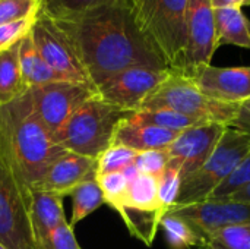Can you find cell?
I'll list each match as a JSON object with an SVG mask.
<instances>
[{"mask_svg": "<svg viewBox=\"0 0 250 249\" xmlns=\"http://www.w3.org/2000/svg\"><path fill=\"white\" fill-rule=\"evenodd\" d=\"M120 217L123 219L126 227L135 238H138L148 247L152 245L157 230L160 227V222L163 219L160 213L142 211V210L126 207L122 211Z\"/></svg>", "mask_w": 250, "mask_h": 249, "instance_id": "cell-24", "label": "cell"}, {"mask_svg": "<svg viewBox=\"0 0 250 249\" xmlns=\"http://www.w3.org/2000/svg\"><path fill=\"white\" fill-rule=\"evenodd\" d=\"M0 249H7V248H6V247H4V245H3V244L0 242Z\"/></svg>", "mask_w": 250, "mask_h": 249, "instance_id": "cell-40", "label": "cell"}, {"mask_svg": "<svg viewBox=\"0 0 250 249\" xmlns=\"http://www.w3.org/2000/svg\"><path fill=\"white\" fill-rule=\"evenodd\" d=\"M54 22L67 37L94 87L133 66L168 69L123 0Z\"/></svg>", "mask_w": 250, "mask_h": 249, "instance_id": "cell-1", "label": "cell"}, {"mask_svg": "<svg viewBox=\"0 0 250 249\" xmlns=\"http://www.w3.org/2000/svg\"><path fill=\"white\" fill-rule=\"evenodd\" d=\"M37 18L31 19H21L15 22H7L0 25V51L15 45L19 43L26 34L31 32L32 25Z\"/></svg>", "mask_w": 250, "mask_h": 249, "instance_id": "cell-34", "label": "cell"}, {"mask_svg": "<svg viewBox=\"0 0 250 249\" xmlns=\"http://www.w3.org/2000/svg\"><path fill=\"white\" fill-rule=\"evenodd\" d=\"M135 167L142 175H151L155 178H160L168 164V156L166 150H151L138 153L135 161Z\"/></svg>", "mask_w": 250, "mask_h": 249, "instance_id": "cell-32", "label": "cell"}, {"mask_svg": "<svg viewBox=\"0 0 250 249\" xmlns=\"http://www.w3.org/2000/svg\"><path fill=\"white\" fill-rule=\"evenodd\" d=\"M19 66L26 88L63 81L40 56L31 32L19 43Z\"/></svg>", "mask_w": 250, "mask_h": 249, "instance_id": "cell-19", "label": "cell"}, {"mask_svg": "<svg viewBox=\"0 0 250 249\" xmlns=\"http://www.w3.org/2000/svg\"><path fill=\"white\" fill-rule=\"evenodd\" d=\"M231 126L239 128L245 132H248L250 135V113L245 112L243 109L240 110V113L237 114V117L234 119V122L231 123Z\"/></svg>", "mask_w": 250, "mask_h": 249, "instance_id": "cell-37", "label": "cell"}, {"mask_svg": "<svg viewBox=\"0 0 250 249\" xmlns=\"http://www.w3.org/2000/svg\"><path fill=\"white\" fill-rule=\"evenodd\" d=\"M139 110H171L202 123H221L231 126L242 106L211 100L192 79L170 70L167 79L144 101Z\"/></svg>", "mask_w": 250, "mask_h": 249, "instance_id": "cell-7", "label": "cell"}, {"mask_svg": "<svg viewBox=\"0 0 250 249\" xmlns=\"http://www.w3.org/2000/svg\"><path fill=\"white\" fill-rule=\"evenodd\" d=\"M130 116L138 122L160 126V128L176 131V132H182L185 129L204 125L199 120H195L192 117H188L185 114H180L171 110H138L132 113Z\"/></svg>", "mask_w": 250, "mask_h": 249, "instance_id": "cell-25", "label": "cell"}, {"mask_svg": "<svg viewBox=\"0 0 250 249\" xmlns=\"http://www.w3.org/2000/svg\"><path fill=\"white\" fill-rule=\"evenodd\" d=\"M242 109L245 110V112H248V113H250V100L248 101V103H245L243 106H242Z\"/></svg>", "mask_w": 250, "mask_h": 249, "instance_id": "cell-39", "label": "cell"}, {"mask_svg": "<svg viewBox=\"0 0 250 249\" xmlns=\"http://www.w3.org/2000/svg\"><path fill=\"white\" fill-rule=\"evenodd\" d=\"M97 178V158L66 151L44 173L31 191H47L67 197L76 186Z\"/></svg>", "mask_w": 250, "mask_h": 249, "instance_id": "cell-15", "label": "cell"}, {"mask_svg": "<svg viewBox=\"0 0 250 249\" xmlns=\"http://www.w3.org/2000/svg\"><path fill=\"white\" fill-rule=\"evenodd\" d=\"M19 43L0 51V106L12 103L28 90L19 66Z\"/></svg>", "mask_w": 250, "mask_h": 249, "instance_id": "cell-20", "label": "cell"}, {"mask_svg": "<svg viewBox=\"0 0 250 249\" xmlns=\"http://www.w3.org/2000/svg\"><path fill=\"white\" fill-rule=\"evenodd\" d=\"M166 238L173 249H204V238L185 219L174 213H166L160 222Z\"/></svg>", "mask_w": 250, "mask_h": 249, "instance_id": "cell-21", "label": "cell"}, {"mask_svg": "<svg viewBox=\"0 0 250 249\" xmlns=\"http://www.w3.org/2000/svg\"><path fill=\"white\" fill-rule=\"evenodd\" d=\"M0 120L15 163L25 183L32 189L66 150L38 119L28 90L12 103L0 106Z\"/></svg>", "mask_w": 250, "mask_h": 249, "instance_id": "cell-2", "label": "cell"}, {"mask_svg": "<svg viewBox=\"0 0 250 249\" xmlns=\"http://www.w3.org/2000/svg\"><path fill=\"white\" fill-rule=\"evenodd\" d=\"M29 203L31 189L15 163L0 120V242L7 249H37Z\"/></svg>", "mask_w": 250, "mask_h": 249, "instance_id": "cell-4", "label": "cell"}, {"mask_svg": "<svg viewBox=\"0 0 250 249\" xmlns=\"http://www.w3.org/2000/svg\"><path fill=\"white\" fill-rule=\"evenodd\" d=\"M70 195L73 198L72 219L69 223L72 229L104 204V197H103L97 178L82 182L79 186L73 189Z\"/></svg>", "mask_w": 250, "mask_h": 249, "instance_id": "cell-22", "label": "cell"}, {"mask_svg": "<svg viewBox=\"0 0 250 249\" xmlns=\"http://www.w3.org/2000/svg\"><path fill=\"white\" fill-rule=\"evenodd\" d=\"M217 47L229 44L250 50V21L239 7L214 9Z\"/></svg>", "mask_w": 250, "mask_h": 249, "instance_id": "cell-18", "label": "cell"}, {"mask_svg": "<svg viewBox=\"0 0 250 249\" xmlns=\"http://www.w3.org/2000/svg\"><path fill=\"white\" fill-rule=\"evenodd\" d=\"M189 79L211 100L243 106L250 100V66L218 68L205 66L198 69Z\"/></svg>", "mask_w": 250, "mask_h": 249, "instance_id": "cell-14", "label": "cell"}, {"mask_svg": "<svg viewBox=\"0 0 250 249\" xmlns=\"http://www.w3.org/2000/svg\"><path fill=\"white\" fill-rule=\"evenodd\" d=\"M211 4L214 9L218 7H245L250 6V0H211Z\"/></svg>", "mask_w": 250, "mask_h": 249, "instance_id": "cell-36", "label": "cell"}, {"mask_svg": "<svg viewBox=\"0 0 250 249\" xmlns=\"http://www.w3.org/2000/svg\"><path fill=\"white\" fill-rule=\"evenodd\" d=\"M249 153V134L239 128L227 126L208 160L195 173L182 181L174 205H188L209 200L214 191L234 173Z\"/></svg>", "mask_w": 250, "mask_h": 249, "instance_id": "cell-5", "label": "cell"}, {"mask_svg": "<svg viewBox=\"0 0 250 249\" xmlns=\"http://www.w3.org/2000/svg\"><path fill=\"white\" fill-rule=\"evenodd\" d=\"M226 128L221 123H204L182 131L171 145L166 148L168 156L167 167L177 170L182 181L195 173L212 154Z\"/></svg>", "mask_w": 250, "mask_h": 249, "instance_id": "cell-12", "label": "cell"}, {"mask_svg": "<svg viewBox=\"0 0 250 249\" xmlns=\"http://www.w3.org/2000/svg\"><path fill=\"white\" fill-rule=\"evenodd\" d=\"M40 249H82L79 247L73 229L69 226V222H63L56 230L51 233L48 241Z\"/></svg>", "mask_w": 250, "mask_h": 249, "instance_id": "cell-35", "label": "cell"}, {"mask_svg": "<svg viewBox=\"0 0 250 249\" xmlns=\"http://www.w3.org/2000/svg\"><path fill=\"white\" fill-rule=\"evenodd\" d=\"M204 249H250V225L224 227L205 239Z\"/></svg>", "mask_w": 250, "mask_h": 249, "instance_id": "cell-28", "label": "cell"}, {"mask_svg": "<svg viewBox=\"0 0 250 249\" xmlns=\"http://www.w3.org/2000/svg\"><path fill=\"white\" fill-rule=\"evenodd\" d=\"M223 200H231V201H239V203H249L250 204V185L243 186L242 189L233 192L231 195L223 198Z\"/></svg>", "mask_w": 250, "mask_h": 249, "instance_id": "cell-38", "label": "cell"}, {"mask_svg": "<svg viewBox=\"0 0 250 249\" xmlns=\"http://www.w3.org/2000/svg\"><path fill=\"white\" fill-rule=\"evenodd\" d=\"M126 207L160 213L163 216L158 203V178L139 173V176L129 185Z\"/></svg>", "mask_w": 250, "mask_h": 249, "instance_id": "cell-23", "label": "cell"}, {"mask_svg": "<svg viewBox=\"0 0 250 249\" xmlns=\"http://www.w3.org/2000/svg\"><path fill=\"white\" fill-rule=\"evenodd\" d=\"M129 114V112L103 101L95 94L67 120L57 142L66 151L97 158L111 145L117 125Z\"/></svg>", "mask_w": 250, "mask_h": 249, "instance_id": "cell-6", "label": "cell"}, {"mask_svg": "<svg viewBox=\"0 0 250 249\" xmlns=\"http://www.w3.org/2000/svg\"><path fill=\"white\" fill-rule=\"evenodd\" d=\"M188 43L179 75L190 78L198 69L209 66L215 53V19L211 0H188Z\"/></svg>", "mask_w": 250, "mask_h": 249, "instance_id": "cell-11", "label": "cell"}, {"mask_svg": "<svg viewBox=\"0 0 250 249\" xmlns=\"http://www.w3.org/2000/svg\"><path fill=\"white\" fill-rule=\"evenodd\" d=\"M42 0H0V25L37 18Z\"/></svg>", "mask_w": 250, "mask_h": 249, "instance_id": "cell-30", "label": "cell"}, {"mask_svg": "<svg viewBox=\"0 0 250 249\" xmlns=\"http://www.w3.org/2000/svg\"><path fill=\"white\" fill-rule=\"evenodd\" d=\"M130 114L122 119L117 125L111 144L127 147L136 153L166 150L180 134L176 131L138 122Z\"/></svg>", "mask_w": 250, "mask_h": 249, "instance_id": "cell-16", "label": "cell"}, {"mask_svg": "<svg viewBox=\"0 0 250 249\" xmlns=\"http://www.w3.org/2000/svg\"><path fill=\"white\" fill-rule=\"evenodd\" d=\"M168 211L190 223L204 241L224 227L250 225L249 203L231 200H207L188 205H174Z\"/></svg>", "mask_w": 250, "mask_h": 249, "instance_id": "cell-13", "label": "cell"}, {"mask_svg": "<svg viewBox=\"0 0 250 249\" xmlns=\"http://www.w3.org/2000/svg\"><path fill=\"white\" fill-rule=\"evenodd\" d=\"M63 198L64 197L47 191H31L29 219L37 249L48 241L56 227L66 222Z\"/></svg>", "mask_w": 250, "mask_h": 249, "instance_id": "cell-17", "label": "cell"}, {"mask_svg": "<svg viewBox=\"0 0 250 249\" xmlns=\"http://www.w3.org/2000/svg\"><path fill=\"white\" fill-rule=\"evenodd\" d=\"M246 185H250V153L239 164V167L234 170V173L218 189L214 191V194L209 197V200H223V198L231 195L233 192L242 189Z\"/></svg>", "mask_w": 250, "mask_h": 249, "instance_id": "cell-33", "label": "cell"}, {"mask_svg": "<svg viewBox=\"0 0 250 249\" xmlns=\"http://www.w3.org/2000/svg\"><path fill=\"white\" fill-rule=\"evenodd\" d=\"M136 156L138 153L127 147L111 144L97 157V175L123 172L126 167L133 164Z\"/></svg>", "mask_w": 250, "mask_h": 249, "instance_id": "cell-29", "label": "cell"}, {"mask_svg": "<svg viewBox=\"0 0 250 249\" xmlns=\"http://www.w3.org/2000/svg\"><path fill=\"white\" fill-rule=\"evenodd\" d=\"M180 183H182L180 173L170 167H167L164 173L158 178V203L163 216L176 204Z\"/></svg>", "mask_w": 250, "mask_h": 249, "instance_id": "cell-31", "label": "cell"}, {"mask_svg": "<svg viewBox=\"0 0 250 249\" xmlns=\"http://www.w3.org/2000/svg\"><path fill=\"white\" fill-rule=\"evenodd\" d=\"M97 181L104 197V204H108L119 214H122L126 207L129 194V182L123 172L97 175Z\"/></svg>", "mask_w": 250, "mask_h": 249, "instance_id": "cell-26", "label": "cell"}, {"mask_svg": "<svg viewBox=\"0 0 250 249\" xmlns=\"http://www.w3.org/2000/svg\"><path fill=\"white\" fill-rule=\"evenodd\" d=\"M168 75L170 69L133 66L111 75L97 85L95 91L103 101L125 112L135 113Z\"/></svg>", "mask_w": 250, "mask_h": 249, "instance_id": "cell-9", "label": "cell"}, {"mask_svg": "<svg viewBox=\"0 0 250 249\" xmlns=\"http://www.w3.org/2000/svg\"><path fill=\"white\" fill-rule=\"evenodd\" d=\"M31 35L40 56L63 81L94 87L67 37L51 18L40 12L32 25Z\"/></svg>", "mask_w": 250, "mask_h": 249, "instance_id": "cell-10", "label": "cell"}, {"mask_svg": "<svg viewBox=\"0 0 250 249\" xmlns=\"http://www.w3.org/2000/svg\"><path fill=\"white\" fill-rule=\"evenodd\" d=\"M142 35L164 59L171 72H179L188 43V0H123Z\"/></svg>", "mask_w": 250, "mask_h": 249, "instance_id": "cell-3", "label": "cell"}, {"mask_svg": "<svg viewBox=\"0 0 250 249\" xmlns=\"http://www.w3.org/2000/svg\"><path fill=\"white\" fill-rule=\"evenodd\" d=\"M117 0H42L41 13L57 21L81 15L94 7L110 4Z\"/></svg>", "mask_w": 250, "mask_h": 249, "instance_id": "cell-27", "label": "cell"}, {"mask_svg": "<svg viewBox=\"0 0 250 249\" xmlns=\"http://www.w3.org/2000/svg\"><path fill=\"white\" fill-rule=\"evenodd\" d=\"M28 92L34 112L56 141L73 113L97 94L95 87L66 81L32 87Z\"/></svg>", "mask_w": 250, "mask_h": 249, "instance_id": "cell-8", "label": "cell"}]
</instances>
